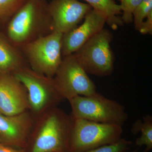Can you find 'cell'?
Listing matches in <instances>:
<instances>
[{
    "label": "cell",
    "mask_w": 152,
    "mask_h": 152,
    "mask_svg": "<svg viewBox=\"0 0 152 152\" xmlns=\"http://www.w3.org/2000/svg\"><path fill=\"white\" fill-rule=\"evenodd\" d=\"M39 117L26 150V152H69L72 118L56 107Z\"/></svg>",
    "instance_id": "obj_1"
},
{
    "label": "cell",
    "mask_w": 152,
    "mask_h": 152,
    "mask_svg": "<svg viewBox=\"0 0 152 152\" xmlns=\"http://www.w3.org/2000/svg\"><path fill=\"white\" fill-rule=\"evenodd\" d=\"M46 0H26L6 26L7 35L16 46L22 47L53 31Z\"/></svg>",
    "instance_id": "obj_2"
},
{
    "label": "cell",
    "mask_w": 152,
    "mask_h": 152,
    "mask_svg": "<svg viewBox=\"0 0 152 152\" xmlns=\"http://www.w3.org/2000/svg\"><path fill=\"white\" fill-rule=\"evenodd\" d=\"M68 101L73 118L122 126L128 119L124 105L97 92L90 96H77Z\"/></svg>",
    "instance_id": "obj_3"
},
{
    "label": "cell",
    "mask_w": 152,
    "mask_h": 152,
    "mask_svg": "<svg viewBox=\"0 0 152 152\" xmlns=\"http://www.w3.org/2000/svg\"><path fill=\"white\" fill-rule=\"evenodd\" d=\"M123 132L119 125L72 118L69 152H83L114 143L121 138Z\"/></svg>",
    "instance_id": "obj_4"
},
{
    "label": "cell",
    "mask_w": 152,
    "mask_h": 152,
    "mask_svg": "<svg viewBox=\"0 0 152 152\" xmlns=\"http://www.w3.org/2000/svg\"><path fill=\"white\" fill-rule=\"evenodd\" d=\"M63 34L53 31L20 48L26 61L33 70L53 78L61 62Z\"/></svg>",
    "instance_id": "obj_5"
},
{
    "label": "cell",
    "mask_w": 152,
    "mask_h": 152,
    "mask_svg": "<svg viewBox=\"0 0 152 152\" xmlns=\"http://www.w3.org/2000/svg\"><path fill=\"white\" fill-rule=\"evenodd\" d=\"M113 38L112 33L104 28L74 53L87 74L99 77L111 75L115 61L110 45Z\"/></svg>",
    "instance_id": "obj_6"
},
{
    "label": "cell",
    "mask_w": 152,
    "mask_h": 152,
    "mask_svg": "<svg viewBox=\"0 0 152 152\" xmlns=\"http://www.w3.org/2000/svg\"><path fill=\"white\" fill-rule=\"evenodd\" d=\"M12 74L26 88L29 109L36 116L55 107L64 99L57 91L53 78L38 73L28 65Z\"/></svg>",
    "instance_id": "obj_7"
},
{
    "label": "cell",
    "mask_w": 152,
    "mask_h": 152,
    "mask_svg": "<svg viewBox=\"0 0 152 152\" xmlns=\"http://www.w3.org/2000/svg\"><path fill=\"white\" fill-rule=\"evenodd\" d=\"M57 91L68 101L78 96H90L96 92L94 82L73 54L63 57L53 77Z\"/></svg>",
    "instance_id": "obj_8"
},
{
    "label": "cell",
    "mask_w": 152,
    "mask_h": 152,
    "mask_svg": "<svg viewBox=\"0 0 152 152\" xmlns=\"http://www.w3.org/2000/svg\"><path fill=\"white\" fill-rule=\"evenodd\" d=\"M53 31L64 34L73 29L92 9L79 0H51L48 3Z\"/></svg>",
    "instance_id": "obj_9"
},
{
    "label": "cell",
    "mask_w": 152,
    "mask_h": 152,
    "mask_svg": "<svg viewBox=\"0 0 152 152\" xmlns=\"http://www.w3.org/2000/svg\"><path fill=\"white\" fill-rule=\"evenodd\" d=\"M34 124L33 115L28 111L12 116L0 113L1 143L17 148H26Z\"/></svg>",
    "instance_id": "obj_10"
},
{
    "label": "cell",
    "mask_w": 152,
    "mask_h": 152,
    "mask_svg": "<svg viewBox=\"0 0 152 152\" xmlns=\"http://www.w3.org/2000/svg\"><path fill=\"white\" fill-rule=\"evenodd\" d=\"M28 110V93L23 85L12 74H0V113L12 116Z\"/></svg>",
    "instance_id": "obj_11"
},
{
    "label": "cell",
    "mask_w": 152,
    "mask_h": 152,
    "mask_svg": "<svg viewBox=\"0 0 152 152\" xmlns=\"http://www.w3.org/2000/svg\"><path fill=\"white\" fill-rule=\"evenodd\" d=\"M105 19L92 9L86 15L81 25L63 34L62 55L64 57L73 54L93 36L104 28Z\"/></svg>",
    "instance_id": "obj_12"
},
{
    "label": "cell",
    "mask_w": 152,
    "mask_h": 152,
    "mask_svg": "<svg viewBox=\"0 0 152 152\" xmlns=\"http://www.w3.org/2000/svg\"><path fill=\"white\" fill-rule=\"evenodd\" d=\"M26 65L20 48L0 31V74H13Z\"/></svg>",
    "instance_id": "obj_13"
},
{
    "label": "cell",
    "mask_w": 152,
    "mask_h": 152,
    "mask_svg": "<svg viewBox=\"0 0 152 152\" xmlns=\"http://www.w3.org/2000/svg\"><path fill=\"white\" fill-rule=\"evenodd\" d=\"M93 10L105 19L106 23L112 29L117 30L124 26L120 15L122 14L119 4L115 0H84Z\"/></svg>",
    "instance_id": "obj_14"
},
{
    "label": "cell",
    "mask_w": 152,
    "mask_h": 152,
    "mask_svg": "<svg viewBox=\"0 0 152 152\" xmlns=\"http://www.w3.org/2000/svg\"><path fill=\"white\" fill-rule=\"evenodd\" d=\"M133 134L141 132V136L136 140L135 145L141 147L145 146V152H148L152 148V118L147 115L143 118V121L138 120L133 125L132 130Z\"/></svg>",
    "instance_id": "obj_15"
},
{
    "label": "cell",
    "mask_w": 152,
    "mask_h": 152,
    "mask_svg": "<svg viewBox=\"0 0 152 152\" xmlns=\"http://www.w3.org/2000/svg\"><path fill=\"white\" fill-rule=\"evenodd\" d=\"M26 0H0V28L6 26Z\"/></svg>",
    "instance_id": "obj_16"
},
{
    "label": "cell",
    "mask_w": 152,
    "mask_h": 152,
    "mask_svg": "<svg viewBox=\"0 0 152 152\" xmlns=\"http://www.w3.org/2000/svg\"><path fill=\"white\" fill-rule=\"evenodd\" d=\"M152 12V0H142L133 14V22L136 30L139 31L144 21Z\"/></svg>",
    "instance_id": "obj_17"
},
{
    "label": "cell",
    "mask_w": 152,
    "mask_h": 152,
    "mask_svg": "<svg viewBox=\"0 0 152 152\" xmlns=\"http://www.w3.org/2000/svg\"><path fill=\"white\" fill-rule=\"evenodd\" d=\"M132 142L121 138L114 143L105 145L83 152H124L130 148Z\"/></svg>",
    "instance_id": "obj_18"
},
{
    "label": "cell",
    "mask_w": 152,
    "mask_h": 152,
    "mask_svg": "<svg viewBox=\"0 0 152 152\" xmlns=\"http://www.w3.org/2000/svg\"><path fill=\"white\" fill-rule=\"evenodd\" d=\"M122 12V20L129 24L133 22V14L142 0H119Z\"/></svg>",
    "instance_id": "obj_19"
},
{
    "label": "cell",
    "mask_w": 152,
    "mask_h": 152,
    "mask_svg": "<svg viewBox=\"0 0 152 152\" xmlns=\"http://www.w3.org/2000/svg\"><path fill=\"white\" fill-rule=\"evenodd\" d=\"M139 31L142 34L152 35V12L147 16Z\"/></svg>",
    "instance_id": "obj_20"
},
{
    "label": "cell",
    "mask_w": 152,
    "mask_h": 152,
    "mask_svg": "<svg viewBox=\"0 0 152 152\" xmlns=\"http://www.w3.org/2000/svg\"><path fill=\"white\" fill-rule=\"evenodd\" d=\"M0 152H26L25 149L17 148L0 143Z\"/></svg>",
    "instance_id": "obj_21"
},
{
    "label": "cell",
    "mask_w": 152,
    "mask_h": 152,
    "mask_svg": "<svg viewBox=\"0 0 152 152\" xmlns=\"http://www.w3.org/2000/svg\"><path fill=\"white\" fill-rule=\"evenodd\" d=\"M124 152H136V151L129 152V151H125Z\"/></svg>",
    "instance_id": "obj_22"
},
{
    "label": "cell",
    "mask_w": 152,
    "mask_h": 152,
    "mask_svg": "<svg viewBox=\"0 0 152 152\" xmlns=\"http://www.w3.org/2000/svg\"><path fill=\"white\" fill-rule=\"evenodd\" d=\"M0 143H1V141H0Z\"/></svg>",
    "instance_id": "obj_23"
}]
</instances>
